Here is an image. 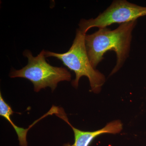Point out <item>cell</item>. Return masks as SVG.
Returning a JSON list of instances; mask_svg holds the SVG:
<instances>
[{
  "instance_id": "1",
  "label": "cell",
  "mask_w": 146,
  "mask_h": 146,
  "mask_svg": "<svg viewBox=\"0 0 146 146\" xmlns=\"http://www.w3.org/2000/svg\"><path fill=\"white\" fill-rule=\"evenodd\" d=\"M136 21L121 24L113 30L107 28L99 29L96 32L85 36V45L91 65L96 68L103 59L108 51L113 50L117 55V62L111 75L122 67L130 50L132 33Z\"/></svg>"
},
{
  "instance_id": "2",
  "label": "cell",
  "mask_w": 146,
  "mask_h": 146,
  "mask_svg": "<svg viewBox=\"0 0 146 146\" xmlns=\"http://www.w3.org/2000/svg\"><path fill=\"white\" fill-rule=\"evenodd\" d=\"M86 35L78 29L72 45L68 52L58 53L45 51V55L46 57L56 58L74 72L76 78L72 84L75 88L78 86L80 79L86 76L89 79L91 91L98 94L100 91L106 79L104 75L93 68L90 63L85 45Z\"/></svg>"
},
{
  "instance_id": "3",
  "label": "cell",
  "mask_w": 146,
  "mask_h": 146,
  "mask_svg": "<svg viewBox=\"0 0 146 146\" xmlns=\"http://www.w3.org/2000/svg\"><path fill=\"white\" fill-rule=\"evenodd\" d=\"M45 52L43 50L37 56H34L29 50L24 51L23 55L27 58V65L21 70H12L10 77L29 80L33 84L36 92L47 87L53 91L60 82L70 81V73L66 68L54 67L47 63Z\"/></svg>"
},
{
  "instance_id": "4",
  "label": "cell",
  "mask_w": 146,
  "mask_h": 146,
  "mask_svg": "<svg viewBox=\"0 0 146 146\" xmlns=\"http://www.w3.org/2000/svg\"><path fill=\"white\" fill-rule=\"evenodd\" d=\"M146 16V7L140 6L125 0L114 1L109 7L97 18L82 19L79 29L84 34L92 28H106L114 23H124L136 21Z\"/></svg>"
},
{
  "instance_id": "5",
  "label": "cell",
  "mask_w": 146,
  "mask_h": 146,
  "mask_svg": "<svg viewBox=\"0 0 146 146\" xmlns=\"http://www.w3.org/2000/svg\"><path fill=\"white\" fill-rule=\"evenodd\" d=\"M55 115L64 120L72 129L74 135V142L72 145L64 144L63 146H89L95 138L104 133L116 134L120 133L123 129V125L119 120L113 121L108 123L102 129L94 131H82L76 128L69 122L63 110L58 109Z\"/></svg>"
},
{
  "instance_id": "6",
  "label": "cell",
  "mask_w": 146,
  "mask_h": 146,
  "mask_svg": "<svg viewBox=\"0 0 146 146\" xmlns=\"http://www.w3.org/2000/svg\"><path fill=\"white\" fill-rule=\"evenodd\" d=\"M13 112L11 107L4 100L1 93L0 94V115L5 118L8 121L13 128L16 131L18 137L19 145L21 146H28V142L27 140V136L28 131L30 128L24 129L18 127L12 121L11 116Z\"/></svg>"
}]
</instances>
